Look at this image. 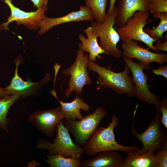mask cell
Wrapping results in <instances>:
<instances>
[{
  "label": "cell",
  "mask_w": 167,
  "mask_h": 167,
  "mask_svg": "<svg viewBox=\"0 0 167 167\" xmlns=\"http://www.w3.org/2000/svg\"><path fill=\"white\" fill-rule=\"evenodd\" d=\"M118 124V118L113 115L108 126L98 127L83 145L84 153L89 156H92L102 151L115 150L127 153L140 149V148L135 145L126 146L117 143L115 140L114 130Z\"/></svg>",
  "instance_id": "1"
},
{
  "label": "cell",
  "mask_w": 167,
  "mask_h": 167,
  "mask_svg": "<svg viewBox=\"0 0 167 167\" xmlns=\"http://www.w3.org/2000/svg\"><path fill=\"white\" fill-rule=\"evenodd\" d=\"M87 68L88 70L97 74L96 83L99 87H107L117 94H125L129 97L135 95V87L129 75L131 71L126 64L122 71L115 72L89 60Z\"/></svg>",
  "instance_id": "2"
},
{
  "label": "cell",
  "mask_w": 167,
  "mask_h": 167,
  "mask_svg": "<svg viewBox=\"0 0 167 167\" xmlns=\"http://www.w3.org/2000/svg\"><path fill=\"white\" fill-rule=\"evenodd\" d=\"M55 131V138H53L52 143L46 138H39L36 148L48 150L49 154H59L66 157L81 156L84 153L83 147L73 142L62 120L57 124Z\"/></svg>",
  "instance_id": "3"
},
{
  "label": "cell",
  "mask_w": 167,
  "mask_h": 167,
  "mask_svg": "<svg viewBox=\"0 0 167 167\" xmlns=\"http://www.w3.org/2000/svg\"><path fill=\"white\" fill-rule=\"evenodd\" d=\"M117 13L116 6L111 11H107L103 23L93 20L91 21V26L95 33L100 38L99 45L105 54L115 58H120L122 55V51L118 49L117 45L120 37L113 28Z\"/></svg>",
  "instance_id": "4"
},
{
  "label": "cell",
  "mask_w": 167,
  "mask_h": 167,
  "mask_svg": "<svg viewBox=\"0 0 167 167\" xmlns=\"http://www.w3.org/2000/svg\"><path fill=\"white\" fill-rule=\"evenodd\" d=\"M156 111L154 117L143 132H138L133 124L131 134L143 145V148L135 152L137 154L148 151L154 152L167 145V134L162 127L161 113L159 110Z\"/></svg>",
  "instance_id": "5"
},
{
  "label": "cell",
  "mask_w": 167,
  "mask_h": 167,
  "mask_svg": "<svg viewBox=\"0 0 167 167\" xmlns=\"http://www.w3.org/2000/svg\"><path fill=\"white\" fill-rule=\"evenodd\" d=\"M78 46L75 62L62 71L63 74L70 75L67 83L68 88L65 92V96L66 97L73 92L77 95H81L84 87L92 83L88 71L89 55L84 54L81 44L79 43Z\"/></svg>",
  "instance_id": "6"
},
{
  "label": "cell",
  "mask_w": 167,
  "mask_h": 167,
  "mask_svg": "<svg viewBox=\"0 0 167 167\" xmlns=\"http://www.w3.org/2000/svg\"><path fill=\"white\" fill-rule=\"evenodd\" d=\"M149 16V11H137L132 17L127 19L124 26L119 27L116 31L122 42L132 40L142 41L149 49L159 53L153 45L156 41L151 38L143 30L144 27L148 23L147 21Z\"/></svg>",
  "instance_id": "7"
},
{
  "label": "cell",
  "mask_w": 167,
  "mask_h": 167,
  "mask_svg": "<svg viewBox=\"0 0 167 167\" xmlns=\"http://www.w3.org/2000/svg\"><path fill=\"white\" fill-rule=\"evenodd\" d=\"M107 114L105 108L99 106L94 113L88 114L79 121L65 119L62 122L68 131L74 136L76 144L81 147Z\"/></svg>",
  "instance_id": "8"
},
{
  "label": "cell",
  "mask_w": 167,
  "mask_h": 167,
  "mask_svg": "<svg viewBox=\"0 0 167 167\" xmlns=\"http://www.w3.org/2000/svg\"><path fill=\"white\" fill-rule=\"evenodd\" d=\"M123 59L132 73L133 83L135 84V95L139 100L154 105L157 110L160 101L159 98L150 91V86L147 84L148 77L143 71L144 69H150L149 66L135 62L131 59L124 57Z\"/></svg>",
  "instance_id": "9"
},
{
  "label": "cell",
  "mask_w": 167,
  "mask_h": 167,
  "mask_svg": "<svg viewBox=\"0 0 167 167\" xmlns=\"http://www.w3.org/2000/svg\"><path fill=\"white\" fill-rule=\"evenodd\" d=\"M10 8L11 14L6 20L7 21L0 24V30H8L9 24L15 21L19 26L23 25L30 29L37 30L39 28L41 20L45 16V12L48 10L45 6L41 8H38L35 11L25 12L15 6L12 3L11 0L4 1Z\"/></svg>",
  "instance_id": "10"
},
{
  "label": "cell",
  "mask_w": 167,
  "mask_h": 167,
  "mask_svg": "<svg viewBox=\"0 0 167 167\" xmlns=\"http://www.w3.org/2000/svg\"><path fill=\"white\" fill-rule=\"evenodd\" d=\"M61 106L44 110L36 111L29 117L32 123L40 133L53 138L57 124L63 119Z\"/></svg>",
  "instance_id": "11"
},
{
  "label": "cell",
  "mask_w": 167,
  "mask_h": 167,
  "mask_svg": "<svg viewBox=\"0 0 167 167\" xmlns=\"http://www.w3.org/2000/svg\"><path fill=\"white\" fill-rule=\"evenodd\" d=\"M121 48L123 57L131 59L135 58L140 62L147 66H149L152 62L161 65L167 62L166 54L151 52L149 50L148 48H143L137 41L133 40L122 42Z\"/></svg>",
  "instance_id": "12"
},
{
  "label": "cell",
  "mask_w": 167,
  "mask_h": 167,
  "mask_svg": "<svg viewBox=\"0 0 167 167\" xmlns=\"http://www.w3.org/2000/svg\"><path fill=\"white\" fill-rule=\"evenodd\" d=\"M94 19L90 8L86 6H81L79 10L73 11L61 17L50 18L45 16L40 23L38 33L42 35L52 27L63 23L84 21L91 22Z\"/></svg>",
  "instance_id": "13"
},
{
  "label": "cell",
  "mask_w": 167,
  "mask_h": 167,
  "mask_svg": "<svg viewBox=\"0 0 167 167\" xmlns=\"http://www.w3.org/2000/svg\"><path fill=\"white\" fill-rule=\"evenodd\" d=\"M150 2L151 0H118L115 24L119 27H123L127 19L135 11H149Z\"/></svg>",
  "instance_id": "14"
},
{
  "label": "cell",
  "mask_w": 167,
  "mask_h": 167,
  "mask_svg": "<svg viewBox=\"0 0 167 167\" xmlns=\"http://www.w3.org/2000/svg\"><path fill=\"white\" fill-rule=\"evenodd\" d=\"M16 63V66L14 76L10 84L6 88L12 94L18 93L21 94V96H26L33 93L36 88L46 84L50 79L49 74L47 73L44 77L38 82H33L29 80L26 81H24L18 74L19 62H17Z\"/></svg>",
  "instance_id": "15"
},
{
  "label": "cell",
  "mask_w": 167,
  "mask_h": 167,
  "mask_svg": "<svg viewBox=\"0 0 167 167\" xmlns=\"http://www.w3.org/2000/svg\"><path fill=\"white\" fill-rule=\"evenodd\" d=\"M95 157L82 162V167H122L123 159L117 151H105L98 152Z\"/></svg>",
  "instance_id": "16"
},
{
  "label": "cell",
  "mask_w": 167,
  "mask_h": 167,
  "mask_svg": "<svg viewBox=\"0 0 167 167\" xmlns=\"http://www.w3.org/2000/svg\"><path fill=\"white\" fill-rule=\"evenodd\" d=\"M50 93L59 102L62 107L64 118L75 120L77 118L81 120L84 116L80 113L81 109L84 112L88 111L90 109L89 105L84 101L83 99L76 95L75 98L71 102H63L60 101L57 96V92L53 90Z\"/></svg>",
  "instance_id": "17"
},
{
  "label": "cell",
  "mask_w": 167,
  "mask_h": 167,
  "mask_svg": "<svg viewBox=\"0 0 167 167\" xmlns=\"http://www.w3.org/2000/svg\"><path fill=\"white\" fill-rule=\"evenodd\" d=\"M83 32L87 35V38H86L80 34L79 36V38L84 53H89V59L92 62H95L97 58L103 59V58L100 54H105V52L98 44L97 36L93 32L92 26L88 27L84 29Z\"/></svg>",
  "instance_id": "18"
},
{
  "label": "cell",
  "mask_w": 167,
  "mask_h": 167,
  "mask_svg": "<svg viewBox=\"0 0 167 167\" xmlns=\"http://www.w3.org/2000/svg\"><path fill=\"white\" fill-rule=\"evenodd\" d=\"M159 161L153 152L141 154L135 152L127 153L123 160L122 167H159Z\"/></svg>",
  "instance_id": "19"
},
{
  "label": "cell",
  "mask_w": 167,
  "mask_h": 167,
  "mask_svg": "<svg viewBox=\"0 0 167 167\" xmlns=\"http://www.w3.org/2000/svg\"><path fill=\"white\" fill-rule=\"evenodd\" d=\"M21 95L14 93L0 97V128L8 132L7 125L9 122L7 117V112L11 106Z\"/></svg>",
  "instance_id": "20"
},
{
  "label": "cell",
  "mask_w": 167,
  "mask_h": 167,
  "mask_svg": "<svg viewBox=\"0 0 167 167\" xmlns=\"http://www.w3.org/2000/svg\"><path fill=\"white\" fill-rule=\"evenodd\" d=\"M45 161L51 167H79L82 163L81 156L66 157L62 155L49 154Z\"/></svg>",
  "instance_id": "21"
},
{
  "label": "cell",
  "mask_w": 167,
  "mask_h": 167,
  "mask_svg": "<svg viewBox=\"0 0 167 167\" xmlns=\"http://www.w3.org/2000/svg\"><path fill=\"white\" fill-rule=\"evenodd\" d=\"M154 18L159 19L160 22L158 25L153 29L147 28L144 32L156 41L160 39L164 40L163 34L167 31V13L161 12L152 15Z\"/></svg>",
  "instance_id": "22"
},
{
  "label": "cell",
  "mask_w": 167,
  "mask_h": 167,
  "mask_svg": "<svg viewBox=\"0 0 167 167\" xmlns=\"http://www.w3.org/2000/svg\"><path fill=\"white\" fill-rule=\"evenodd\" d=\"M86 6L91 10L96 21L103 23L106 14L108 0H84Z\"/></svg>",
  "instance_id": "23"
},
{
  "label": "cell",
  "mask_w": 167,
  "mask_h": 167,
  "mask_svg": "<svg viewBox=\"0 0 167 167\" xmlns=\"http://www.w3.org/2000/svg\"><path fill=\"white\" fill-rule=\"evenodd\" d=\"M149 11L152 15L161 12L167 13V1L151 0Z\"/></svg>",
  "instance_id": "24"
},
{
  "label": "cell",
  "mask_w": 167,
  "mask_h": 167,
  "mask_svg": "<svg viewBox=\"0 0 167 167\" xmlns=\"http://www.w3.org/2000/svg\"><path fill=\"white\" fill-rule=\"evenodd\" d=\"M159 110L161 114V122L167 130V99L164 96L160 101L158 109L156 111Z\"/></svg>",
  "instance_id": "25"
},
{
  "label": "cell",
  "mask_w": 167,
  "mask_h": 167,
  "mask_svg": "<svg viewBox=\"0 0 167 167\" xmlns=\"http://www.w3.org/2000/svg\"><path fill=\"white\" fill-rule=\"evenodd\" d=\"M155 154L159 161V167H167V145L159 149Z\"/></svg>",
  "instance_id": "26"
},
{
  "label": "cell",
  "mask_w": 167,
  "mask_h": 167,
  "mask_svg": "<svg viewBox=\"0 0 167 167\" xmlns=\"http://www.w3.org/2000/svg\"><path fill=\"white\" fill-rule=\"evenodd\" d=\"M152 72L155 75H161L167 79V66L161 65L157 67V68H153Z\"/></svg>",
  "instance_id": "27"
},
{
  "label": "cell",
  "mask_w": 167,
  "mask_h": 167,
  "mask_svg": "<svg viewBox=\"0 0 167 167\" xmlns=\"http://www.w3.org/2000/svg\"><path fill=\"white\" fill-rule=\"evenodd\" d=\"M154 47L158 51H167V38L163 43H162L161 41H156L154 45Z\"/></svg>",
  "instance_id": "28"
},
{
  "label": "cell",
  "mask_w": 167,
  "mask_h": 167,
  "mask_svg": "<svg viewBox=\"0 0 167 167\" xmlns=\"http://www.w3.org/2000/svg\"><path fill=\"white\" fill-rule=\"evenodd\" d=\"M35 6L38 8H41L44 6H47L48 0H31Z\"/></svg>",
  "instance_id": "29"
},
{
  "label": "cell",
  "mask_w": 167,
  "mask_h": 167,
  "mask_svg": "<svg viewBox=\"0 0 167 167\" xmlns=\"http://www.w3.org/2000/svg\"><path fill=\"white\" fill-rule=\"evenodd\" d=\"M11 94H12L11 92L6 88H3L0 87V97Z\"/></svg>",
  "instance_id": "30"
},
{
  "label": "cell",
  "mask_w": 167,
  "mask_h": 167,
  "mask_svg": "<svg viewBox=\"0 0 167 167\" xmlns=\"http://www.w3.org/2000/svg\"><path fill=\"white\" fill-rule=\"evenodd\" d=\"M116 0H110L109 7L107 11H112L115 7V2Z\"/></svg>",
  "instance_id": "31"
},
{
  "label": "cell",
  "mask_w": 167,
  "mask_h": 167,
  "mask_svg": "<svg viewBox=\"0 0 167 167\" xmlns=\"http://www.w3.org/2000/svg\"><path fill=\"white\" fill-rule=\"evenodd\" d=\"M165 0L167 1V0Z\"/></svg>",
  "instance_id": "32"
}]
</instances>
